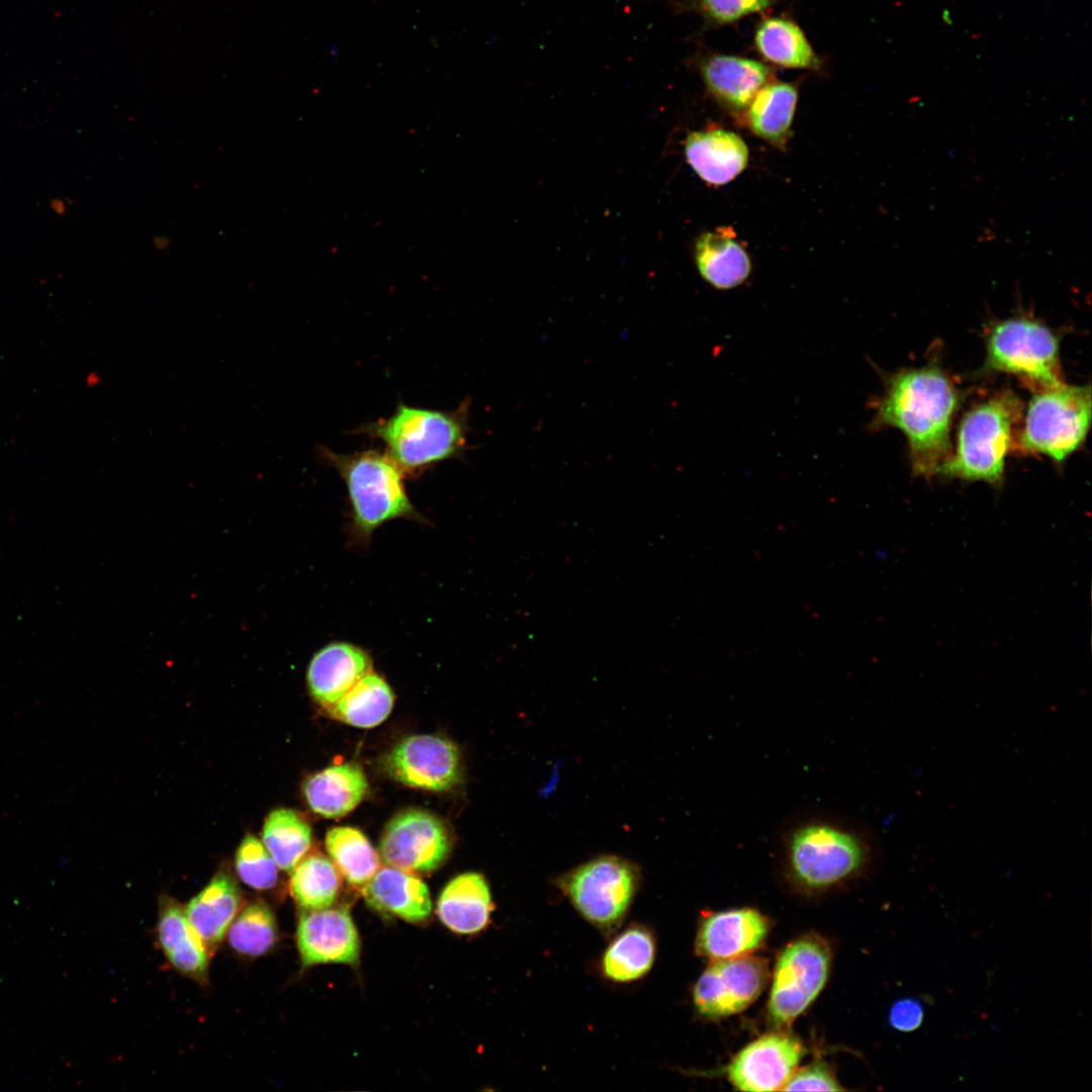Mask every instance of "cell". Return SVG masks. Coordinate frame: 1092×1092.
<instances>
[{"label":"cell","mask_w":1092,"mask_h":1092,"mask_svg":"<svg viewBox=\"0 0 1092 1092\" xmlns=\"http://www.w3.org/2000/svg\"><path fill=\"white\" fill-rule=\"evenodd\" d=\"M772 841L784 879L807 892L858 880L871 872L879 856L878 839L868 825L820 807L787 816Z\"/></svg>","instance_id":"cell-1"},{"label":"cell","mask_w":1092,"mask_h":1092,"mask_svg":"<svg viewBox=\"0 0 1092 1092\" xmlns=\"http://www.w3.org/2000/svg\"><path fill=\"white\" fill-rule=\"evenodd\" d=\"M959 403L954 383L938 364L902 369L885 378L883 394L870 403V428L902 431L914 474L929 477L952 454L950 426Z\"/></svg>","instance_id":"cell-2"},{"label":"cell","mask_w":1092,"mask_h":1092,"mask_svg":"<svg viewBox=\"0 0 1092 1092\" xmlns=\"http://www.w3.org/2000/svg\"><path fill=\"white\" fill-rule=\"evenodd\" d=\"M320 454L346 485L350 531L356 542L368 543L380 526L393 520L423 521L406 492L404 473L385 452L346 454L322 447Z\"/></svg>","instance_id":"cell-3"},{"label":"cell","mask_w":1092,"mask_h":1092,"mask_svg":"<svg viewBox=\"0 0 1092 1092\" xmlns=\"http://www.w3.org/2000/svg\"><path fill=\"white\" fill-rule=\"evenodd\" d=\"M469 401L455 411H439L399 403L386 419L361 430L378 439L385 453L404 475L420 474L431 466L460 457L467 448Z\"/></svg>","instance_id":"cell-4"},{"label":"cell","mask_w":1092,"mask_h":1092,"mask_svg":"<svg viewBox=\"0 0 1092 1092\" xmlns=\"http://www.w3.org/2000/svg\"><path fill=\"white\" fill-rule=\"evenodd\" d=\"M1022 414V402L1010 389L974 405L960 423L954 453L938 473L1000 485L1006 456L1016 446Z\"/></svg>","instance_id":"cell-5"},{"label":"cell","mask_w":1092,"mask_h":1092,"mask_svg":"<svg viewBox=\"0 0 1092 1092\" xmlns=\"http://www.w3.org/2000/svg\"><path fill=\"white\" fill-rule=\"evenodd\" d=\"M1090 421V385L1034 389L1015 449L1062 463L1083 444Z\"/></svg>","instance_id":"cell-6"},{"label":"cell","mask_w":1092,"mask_h":1092,"mask_svg":"<svg viewBox=\"0 0 1092 1092\" xmlns=\"http://www.w3.org/2000/svg\"><path fill=\"white\" fill-rule=\"evenodd\" d=\"M639 881V869L632 861L604 854L563 874L556 884L584 920L610 934L626 917Z\"/></svg>","instance_id":"cell-7"},{"label":"cell","mask_w":1092,"mask_h":1092,"mask_svg":"<svg viewBox=\"0 0 1092 1092\" xmlns=\"http://www.w3.org/2000/svg\"><path fill=\"white\" fill-rule=\"evenodd\" d=\"M984 368L1017 375L1033 390L1059 385L1060 337L1029 315L996 322L987 333Z\"/></svg>","instance_id":"cell-8"},{"label":"cell","mask_w":1092,"mask_h":1092,"mask_svg":"<svg viewBox=\"0 0 1092 1092\" xmlns=\"http://www.w3.org/2000/svg\"><path fill=\"white\" fill-rule=\"evenodd\" d=\"M831 965L828 943L814 933L789 943L775 966L767 1014L777 1027L790 1026L818 997Z\"/></svg>","instance_id":"cell-9"},{"label":"cell","mask_w":1092,"mask_h":1092,"mask_svg":"<svg viewBox=\"0 0 1092 1092\" xmlns=\"http://www.w3.org/2000/svg\"><path fill=\"white\" fill-rule=\"evenodd\" d=\"M711 963L693 988L694 1005L708 1018L743 1011L758 998L768 978L766 961L750 954Z\"/></svg>","instance_id":"cell-10"},{"label":"cell","mask_w":1092,"mask_h":1092,"mask_svg":"<svg viewBox=\"0 0 1092 1092\" xmlns=\"http://www.w3.org/2000/svg\"><path fill=\"white\" fill-rule=\"evenodd\" d=\"M451 839L444 823L425 810L398 813L386 825L379 850L383 861L410 873L431 872L449 854Z\"/></svg>","instance_id":"cell-11"},{"label":"cell","mask_w":1092,"mask_h":1092,"mask_svg":"<svg viewBox=\"0 0 1092 1092\" xmlns=\"http://www.w3.org/2000/svg\"><path fill=\"white\" fill-rule=\"evenodd\" d=\"M390 778L405 786L442 792L455 786L461 777L456 745L436 735H412L395 745L384 759Z\"/></svg>","instance_id":"cell-12"},{"label":"cell","mask_w":1092,"mask_h":1092,"mask_svg":"<svg viewBox=\"0 0 1092 1092\" xmlns=\"http://www.w3.org/2000/svg\"><path fill=\"white\" fill-rule=\"evenodd\" d=\"M805 1054L801 1041L784 1030L759 1036L740 1050L727 1068L740 1091L783 1090Z\"/></svg>","instance_id":"cell-13"},{"label":"cell","mask_w":1092,"mask_h":1092,"mask_svg":"<svg viewBox=\"0 0 1092 1092\" xmlns=\"http://www.w3.org/2000/svg\"><path fill=\"white\" fill-rule=\"evenodd\" d=\"M296 942L305 967L318 964L355 965L360 939L346 908L304 910L299 916Z\"/></svg>","instance_id":"cell-14"},{"label":"cell","mask_w":1092,"mask_h":1092,"mask_svg":"<svg viewBox=\"0 0 1092 1092\" xmlns=\"http://www.w3.org/2000/svg\"><path fill=\"white\" fill-rule=\"evenodd\" d=\"M767 918L752 908L731 909L703 916L696 935V951L714 961L748 956L764 942Z\"/></svg>","instance_id":"cell-15"},{"label":"cell","mask_w":1092,"mask_h":1092,"mask_svg":"<svg viewBox=\"0 0 1092 1092\" xmlns=\"http://www.w3.org/2000/svg\"><path fill=\"white\" fill-rule=\"evenodd\" d=\"M372 669V659L365 649L351 642H330L309 661L306 673L309 694L327 710Z\"/></svg>","instance_id":"cell-16"},{"label":"cell","mask_w":1092,"mask_h":1092,"mask_svg":"<svg viewBox=\"0 0 1092 1092\" xmlns=\"http://www.w3.org/2000/svg\"><path fill=\"white\" fill-rule=\"evenodd\" d=\"M687 162L711 185H724L747 166L749 152L744 141L724 129L691 132L685 144Z\"/></svg>","instance_id":"cell-17"},{"label":"cell","mask_w":1092,"mask_h":1092,"mask_svg":"<svg viewBox=\"0 0 1092 1092\" xmlns=\"http://www.w3.org/2000/svg\"><path fill=\"white\" fill-rule=\"evenodd\" d=\"M362 890L366 903L373 909L407 922L425 921L432 911L426 884L413 873L397 868H379Z\"/></svg>","instance_id":"cell-18"},{"label":"cell","mask_w":1092,"mask_h":1092,"mask_svg":"<svg viewBox=\"0 0 1092 1092\" xmlns=\"http://www.w3.org/2000/svg\"><path fill=\"white\" fill-rule=\"evenodd\" d=\"M158 938L167 960L178 972L199 983L207 981L208 950L185 910L168 897L160 901Z\"/></svg>","instance_id":"cell-19"},{"label":"cell","mask_w":1092,"mask_h":1092,"mask_svg":"<svg viewBox=\"0 0 1092 1092\" xmlns=\"http://www.w3.org/2000/svg\"><path fill=\"white\" fill-rule=\"evenodd\" d=\"M492 909L488 884L478 873L455 877L446 885L437 902L440 920L460 934H473L484 929Z\"/></svg>","instance_id":"cell-20"},{"label":"cell","mask_w":1092,"mask_h":1092,"mask_svg":"<svg viewBox=\"0 0 1092 1092\" xmlns=\"http://www.w3.org/2000/svg\"><path fill=\"white\" fill-rule=\"evenodd\" d=\"M241 903L234 878L229 873H219L187 904L186 916L208 952L224 938Z\"/></svg>","instance_id":"cell-21"},{"label":"cell","mask_w":1092,"mask_h":1092,"mask_svg":"<svg viewBox=\"0 0 1092 1092\" xmlns=\"http://www.w3.org/2000/svg\"><path fill=\"white\" fill-rule=\"evenodd\" d=\"M701 73L712 95L733 109L746 108L771 76L770 69L757 61L724 55L705 60Z\"/></svg>","instance_id":"cell-22"},{"label":"cell","mask_w":1092,"mask_h":1092,"mask_svg":"<svg viewBox=\"0 0 1092 1092\" xmlns=\"http://www.w3.org/2000/svg\"><path fill=\"white\" fill-rule=\"evenodd\" d=\"M368 792L362 768L352 762L332 765L309 777L303 794L310 809L327 818H339L356 808Z\"/></svg>","instance_id":"cell-23"},{"label":"cell","mask_w":1092,"mask_h":1092,"mask_svg":"<svg viewBox=\"0 0 1092 1092\" xmlns=\"http://www.w3.org/2000/svg\"><path fill=\"white\" fill-rule=\"evenodd\" d=\"M734 238L730 228H719L701 235L696 242L698 271L707 283L720 290L741 285L751 271L747 252Z\"/></svg>","instance_id":"cell-24"},{"label":"cell","mask_w":1092,"mask_h":1092,"mask_svg":"<svg viewBox=\"0 0 1092 1092\" xmlns=\"http://www.w3.org/2000/svg\"><path fill=\"white\" fill-rule=\"evenodd\" d=\"M656 943L652 932L642 925H632L620 932L603 952L600 969L615 983H630L643 978L652 968Z\"/></svg>","instance_id":"cell-25"},{"label":"cell","mask_w":1092,"mask_h":1092,"mask_svg":"<svg viewBox=\"0 0 1092 1092\" xmlns=\"http://www.w3.org/2000/svg\"><path fill=\"white\" fill-rule=\"evenodd\" d=\"M393 702L390 686L372 669L326 711L351 726L372 728L387 718Z\"/></svg>","instance_id":"cell-26"},{"label":"cell","mask_w":1092,"mask_h":1092,"mask_svg":"<svg viewBox=\"0 0 1092 1092\" xmlns=\"http://www.w3.org/2000/svg\"><path fill=\"white\" fill-rule=\"evenodd\" d=\"M797 99L798 92L792 84L764 85L746 107L751 130L772 145L783 146L791 130Z\"/></svg>","instance_id":"cell-27"},{"label":"cell","mask_w":1092,"mask_h":1092,"mask_svg":"<svg viewBox=\"0 0 1092 1092\" xmlns=\"http://www.w3.org/2000/svg\"><path fill=\"white\" fill-rule=\"evenodd\" d=\"M755 44L761 56L786 68L817 69L819 59L800 27L784 18H768L755 32Z\"/></svg>","instance_id":"cell-28"},{"label":"cell","mask_w":1092,"mask_h":1092,"mask_svg":"<svg viewBox=\"0 0 1092 1092\" xmlns=\"http://www.w3.org/2000/svg\"><path fill=\"white\" fill-rule=\"evenodd\" d=\"M326 848L340 875L355 888L363 889L380 868L376 850L356 828H332L326 836Z\"/></svg>","instance_id":"cell-29"},{"label":"cell","mask_w":1092,"mask_h":1092,"mask_svg":"<svg viewBox=\"0 0 1092 1092\" xmlns=\"http://www.w3.org/2000/svg\"><path fill=\"white\" fill-rule=\"evenodd\" d=\"M339 874L333 861L324 854L304 855L291 871L290 894L304 910L328 908L339 894Z\"/></svg>","instance_id":"cell-30"},{"label":"cell","mask_w":1092,"mask_h":1092,"mask_svg":"<svg viewBox=\"0 0 1092 1092\" xmlns=\"http://www.w3.org/2000/svg\"><path fill=\"white\" fill-rule=\"evenodd\" d=\"M262 842L277 867L291 872L311 844L308 823L291 809H277L265 819Z\"/></svg>","instance_id":"cell-31"},{"label":"cell","mask_w":1092,"mask_h":1092,"mask_svg":"<svg viewBox=\"0 0 1092 1092\" xmlns=\"http://www.w3.org/2000/svg\"><path fill=\"white\" fill-rule=\"evenodd\" d=\"M276 939L274 914L262 901L252 902L243 908L228 930V940L232 948L250 958L268 952Z\"/></svg>","instance_id":"cell-32"},{"label":"cell","mask_w":1092,"mask_h":1092,"mask_svg":"<svg viewBox=\"0 0 1092 1092\" xmlns=\"http://www.w3.org/2000/svg\"><path fill=\"white\" fill-rule=\"evenodd\" d=\"M236 871L248 887L265 891L273 888L278 878V867L262 841L251 834L242 840L236 852Z\"/></svg>","instance_id":"cell-33"},{"label":"cell","mask_w":1092,"mask_h":1092,"mask_svg":"<svg viewBox=\"0 0 1092 1092\" xmlns=\"http://www.w3.org/2000/svg\"><path fill=\"white\" fill-rule=\"evenodd\" d=\"M777 0H695L696 7L718 23H730L750 13L761 11Z\"/></svg>","instance_id":"cell-34"},{"label":"cell","mask_w":1092,"mask_h":1092,"mask_svg":"<svg viewBox=\"0 0 1092 1092\" xmlns=\"http://www.w3.org/2000/svg\"><path fill=\"white\" fill-rule=\"evenodd\" d=\"M840 1091L842 1087L832 1070L823 1063H813L796 1069L782 1091Z\"/></svg>","instance_id":"cell-35"},{"label":"cell","mask_w":1092,"mask_h":1092,"mask_svg":"<svg viewBox=\"0 0 1092 1092\" xmlns=\"http://www.w3.org/2000/svg\"><path fill=\"white\" fill-rule=\"evenodd\" d=\"M924 1019L923 1003L914 997H903L895 1001L889 1011L891 1027L901 1032L918 1029Z\"/></svg>","instance_id":"cell-36"}]
</instances>
